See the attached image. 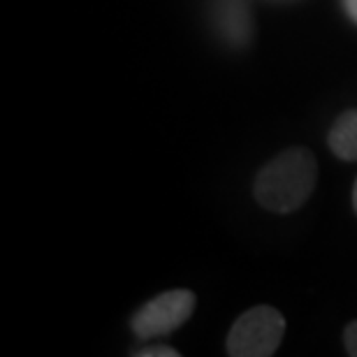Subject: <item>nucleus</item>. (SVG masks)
<instances>
[{"instance_id":"nucleus-8","label":"nucleus","mask_w":357,"mask_h":357,"mask_svg":"<svg viewBox=\"0 0 357 357\" xmlns=\"http://www.w3.org/2000/svg\"><path fill=\"white\" fill-rule=\"evenodd\" d=\"M341 3H344L348 17H351L355 24H357V0H341Z\"/></svg>"},{"instance_id":"nucleus-3","label":"nucleus","mask_w":357,"mask_h":357,"mask_svg":"<svg viewBox=\"0 0 357 357\" xmlns=\"http://www.w3.org/2000/svg\"><path fill=\"white\" fill-rule=\"evenodd\" d=\"M195 311V295L190 290H167L153 297L132 316V332L137 339L165 337L181 327Z\"/></svg>"},{"instance_id":"nucleus-4","label":"nucleus","mask_w":357,"mask_h":357,"mask_svg":"<svg viewBox=\"0 0 357 357\" xmlns=\"http://www.w3.org/2000/svg\"><path fill=\"white\" fill-rule=\"evenodd\" d=\"M213 24L227 45L246 47L253 33L248 0H213Z\"/></svg>"},{"instance_id":"nucleus-7","label":"nucleus","mask_w":357,"mask_h":357,"mask_svg":"<svg viewBox=\"0 0 357 357\" xmlns=\"http://www.w3.org/2000/svg\"><path fill=\"white\" fill-rule=\"evenodd\" d=\"M344 344H346L348 355L357 357V320H353V323L346 327V332H344Z\"/></svg>"},{"instance_id":"nucleus-6","label":"nucleus","mask_w":357,"mask_h":357,"mask_svg":"<svg viewBox=\"0 0 357 357\" xmlns=\"http://www.w3.org/2000/svg\"><path fill=\"white\" fill-rule=\"evenodd\" d=\"M135 357H178L176 348L169 346H151V348H142V351H135Z\"/></svg>"},{"instance_id":"nucleus-1","label":"nucleus","mask_w":357,"mask_h":357,"mask_svg":"<svg viewBox=\"0 0 357 357\" xmlns=\"http://www.w3.org/2000/svg\"><path fill=\"white\" fill-rule=\"evenodd\" d=\"M318 176V162L309 149L295 146L278 153L255 176V199L274 213L299 209L313 192Z\"/></svg>"},{"instance_id":"nucleus-9","label":"nucleus","mask_w":357,"mask_h":357,"mask_svg":"<svg viewBox=\"0 0 357 357\" xmlns=\"http://www.w3.org/2000/svg\"><path fill=\"white\" fill-rule=\"evenodd\" d=\"M353 206H355V211H357V181H355V188H353Z\"/></svg>"},{"instance_id":"nucleus-2","label":"nucleus","mask_w":357,"mask_h":357,"mask_svg":"<svg viewBox=\"0 0 357 357\" xmlns=\"http://www.w3.org/2000/svg\"><path fill=\"white\" fill-rule=\"evenodd\" d=\"M285 318L274 306H253L241 313L225 341L230 357H271L281 346Z\"/></svg>"},{"instance_id":"nucleus-5","label":"nucleus","mask_w":357,"mask_h":357,"mask_svg":"<svg viewBox=\"0 0 357 357\" xmlns=\"http://www.w3.org/2000/svg\"><path fill=\"white\" fill-rule=\"evenodd\" d=\"M330 149L341 160H357V109H348L334 121L330 130Z\"/></svg>"}]
</instances>
